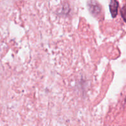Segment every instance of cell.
<instances>
[{"label": "cell", "mask_w": 126, "mask_h": 126, "mask_svg": "<svg viewBox=\"0 0 126 126\" xmlns=\"http://www.w3.org/2000/svg\"><path fill=\"white\" fill-rule=\"evenodd\" d=\"M110 11L113 18L116 17L118 15V7H119V3L117 0H110Z\"/></svg>", "instance_id": "7a4b0ae2"}, {"label": "cell", "mask_w": 126, "mask_h": 126, "mask_svg": "<svg viewBox=\"0 0 126 126\" xmlns=\"http://www.w3.org/2000/svg\"><path fill=\"white\" fill-rule=\"evenodd\" d=\"M125 14H126V11H125V6H123V9L121 10V16L123 17V19H124V21L125 22L126 19H125Z\"/></svg>", "instance_id": "3957f363"}, {"label": "cell", "mask_w": 126, "mask_h": 126, "mask_svg": "<svg viewBox=\"0 0 126 126\" xmlns=\"http://www.w3.org/2000/svg\"><path fill=\"white\" fill-rule=\"evenodd\" d=\"M88 9L94 16H97L101 12V6L95 0H90L87 3Z\"/></svg>", "instance_id": "6da1fadb"}]
</instances>
